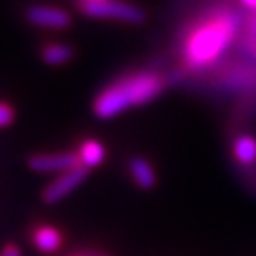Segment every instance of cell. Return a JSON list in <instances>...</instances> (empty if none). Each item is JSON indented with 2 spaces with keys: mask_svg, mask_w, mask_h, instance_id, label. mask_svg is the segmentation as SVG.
Returning a JSON list of instances; mask_svg holds the SVG:
<instances>
[{
  "mask_svg": "<svg viewBox=\"0 0 256 256\" xmlns=\"http://www.w3.org/2000/svg\"><path fill=\"white\" fill-rule=\"evenodd\" d=\"M239 25V16L232 10H220L205 16L186 34L182 44L184 63L190 68H203L216 63L236 40Z\"/></svg>",
  "mask_w": 256,
  "mask_h": 256,
  "instance_id": "cell-1",
  "label": "cell"
},
{
  "mask_svg": "<svg viewBox=\"0 0 256 256\" xmlns=\"http://www.w3.org/2000/svg\"><path fill=\"white\" fill-rule=\"evenodd\" d=\"M165 80L152 70L131 72L114 80L93 101V114L99 120L116 118L129 108L154 101L164 92Z\"/></svg>",
  "mask_w": 256,
  "mask_h": 256,
  "instance_id": "cell-2",
  "label": "cell"
},
{
  "mask_svg": "<svg viewBox=\"0 0 256 256\" xmlns=\"http://www.w3.org/2000/svg\"><path fill=\"white\" fill-rule=\"evenodd\" d=\"M80 10L88 18L95 19H112L124 23H142L146 19L144 10L137 4L124 2V0H95V2H80Z\"/></svg>",
  "mask_w": 256,
  "mask_h": 256,
  "instance_id": "cell-3",
  "label": "cell"
},
{
  "mask_svg": "<svg viewBox=\"0 0 256 256\" xmlns=\"http://www.w3.org/2000/svg\"><path fill=\"white\" fill-rule=\"evenodd\" d=\"M88 171H90V169H86V167L80 165V167H76V169L59 173V176H55L54 180L44 188V192H42V202L48 203V205H54V203H59L61 200H64L68 194H72L74 190L86 180Z\"/></svg>",
  "mask_w": 256,
  "mask_h": 256,
  "instance_id": "cell-4",
  "label": "cell"
},
{
  "mask_svg": "<svg viewBox=\"0 0 256 256\" xmlns=\"http://www.w3.org/2000/svg\"><path fill=\"white\" fill-rule=\"evenodd\" d=\"M82 164L76 152H50V154H34L28 158V167L36 173H64Z\"/></svg>",
  "mask_w": 256,
  "mask_h": 256,
  "instance_id": "cell-5",
  "label": "cell"
},
{
  "mask_svg": "<svg viewBox=\"0 0 256 256\" xmlns=\"http://www.w3.org/2000/svg\"><path fill=\"white\" fill-rule=\"evenodd\" d=\"M25 18L30 25L40 28H52V30H61L70 25V16L64 10L57 6H48V4H34L28 6L25 12Z\"/></svg>",
  "mask_w": 256,
  "mask_h": 256,
  "instance_id": "cell-6",
  "label": "cell"
},
{
  "mask_svg": "<svg viewBox=\"0 0 256 256\" xmlns=\"http://www.w3.org/2000/svg\"><path fill=\"white\" fill-rule=\"evenodd\" d=\"M129 174L133 178V182L137 184L140 190H150L156 186V171L154 167L150 165L146 158L135 156L129 160Z\"/></svg>",
  "mask_w": 256,
  "mask_h": 256,
  "instance_id": "cell-7",
  "label": "cell"
},
{
  "mask_svg": "<svg viewBox=\"0 0 256 256\" xmlns=\"http://www.w3.org/2000/svg\"><path fill=\"white\" fill-rule=\"evenodd\" d=\"M32 243L38 250L52 254L63 247V234L54 226H38L32 232Z\"/></svg>",
  "mask_w": 256,
  "mask_h": 256,
  "instance_id": "cell-8",
  "label": "cell"
},
{
  "mask_svg": "<svg viewBox=\"0 0 256 256\" xmlns=\"http://www.w3.org/2000/svg\"><path fill=\"white\" fill-rule=\"evenodd\" d=\"M78 158H80V164L86 169H95L104 162L106 158V150L102 146V142L95 140V138H86L82 144L78 146Z\"/></svg>",
  "mask_w": 256,
  "mask_h": 256,
  "instance_id": "cell-9",
  "label": "cell"
},
{
  "mask_svg": "<svg viewBox=\"0 0 256 256\" xmlns=\"http://www.w3.org/2000/svg\"><path fill=\"white\" fill-rule=\"evenodd\" d=\"M234 158L239 165L250 167L256 164V138L248 133H243L234 140Z\"/></svg>",
  "mask_w": 256,
  "mask_h": 256,
  "instance_id": "cell-10",
  "label": "cell"
},
{
  "mask_svg": "<svg viewBox=\"0 0 256 256\" xmlns=\"http://www.w3.org/2000/svg\"><path fill=\"white\" fill-rule=\"evenodd\" d=\"M74 57V50L66 44H61V42H52V44H46L42 48V59L46 64H52V66H59V64L68 63Z\"/></svg>",
  "mask_w": 256,
  "mask_h": 256,
  "instance_id": "cell-11",
  "label": "cell"
},
{
  "mask_svg": "<svg viewBox=\"0 0 256 256\" xmlns=\"http://www.w3.org/2000/svg\"><path fill=\"white\" fill-rule=\"evenodd\" d=\"M14 120H16V112H14V108H12L10 104H6V102H0V129L12 126Z\"/></svg>",
  "mask_w": 256,
  "mask_h": 256,
  "instance_id": "cell-12",
  "label": "cell"
},
{
  "mask_svg": "<svg viewBox=\"0 0 256 256\" xmlns=\"http://www.w3.org/2000/svg\"><path fill=\"white\" fill-rule=\"evenodd\" d=\"M247 36L248 40H256V12L247 21Z\"/></svg>",
  "mask_w": 256,
  "mask_h": 256,
  "instance_id": "cell-13",
  "label": "cell"
},
{
  "mask_svg": "<svg viewBox=\"0 0 256 256\" xmlns=\"http://www.w3.org/2000/svg\"><path fill=\"white\" fill-rule=\"evenodd\" d=\"M0 256H21V250H19L18 245L10 243V245H6V247L2 248V252H0Z\"/></svg>",
  "mask_w": 256,
  "mask_h": 256,
  "instance_id": "cell-14",
  "label": "cell"
},
{
  "mask_svg": "<svg viewBox=\"0 0 256 256\" xmlns=\"http://www.w3.org/2000/svg\"><path fill=\"white\" fill-rule=\"evenodd\" d=\"M245 8H248V10H252V12H256V0H239Z\"/></svg>",
  "mask_w": 256,
  "mask_h": 256,
  "instance_id": "cell-15",
  "label": "cell"
},
{
  "mask_svg": "<svg viewBox=\"0 0 256 256\" xmlns=\"http://www.w3.org/2000/svg\"><path fill=\"white\" fill-rule=\"evenodd\" d=\"M248 52H250V55L256 57V40H250V42H248Z\"/></svg>",
  "mask_w": 256,
  "mask_h": 256,
  "instance_id": "cell-16",
  "label": "cell"
},
{
  "mask_svg": "<svg viewBox=\"0 0 256 256\" xmlns=\"http://www.w3.org/2000/svg\"><path fill=\"white\" fill-rule=\"evenodd\" d=\"M78 2H95V0H78Z\"/></svg>",
  "mask_w": 256,
  "mask_h": 256,
  "instance_id": "cell-17",
  "label": "cell"
}]
</instances>
